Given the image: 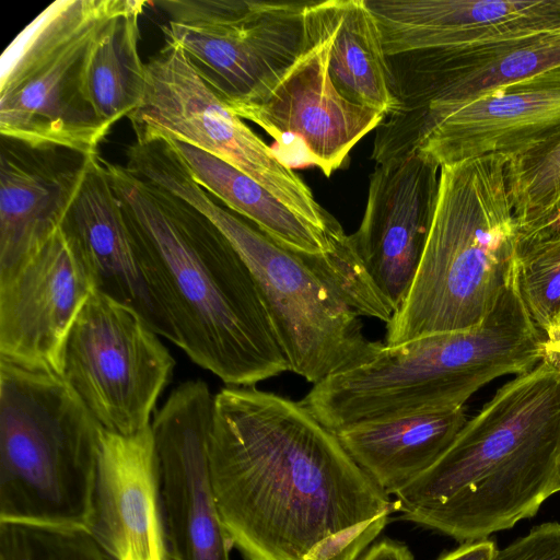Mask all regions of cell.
Listing matches in <instances>:
<instances>
[{
  "mask_svg": "<svg viewBox=\"0 0 560 560\" xmlns=\"http://www.w3.org/2000/svg\"><path fill=\"white\" fill-rule=\"evenodd\" d=\"M209 468L245 560H359L398 512L299 401L254 386L214 395Z\"/></svg>",
  "mask_w": 560,
  "mask_h": 560,
  "instance_id": "1",
  "label": "cell"
},
{
  "mask_svg": "<svg viewBox=\"0 0 560 560\" xmlns=\"http://www.w3.org/2000/svg\"><path fill=\"white\" fill-rule=\"evenodd\" d=\"M104 162L175 345L232 387H253L289 371L257 282L222 231L175 194Z\"/></svg>",
  "mask_w": 560,
  "mask_h": 560,
  "instance_id": "2",
  "label": "cell"
},
{
  "mask_svg": "<svg viewBox=\"0 0 560 560\" xmlns=\"http://www.w3.org/2000/svg\"><path fill=\"white\" fill-rule=\"evenodd\" d=\"M560 362L500 387L427 471L393 498L401 518L475 541L537 514L557 492Z\"/></svg>",
  "mask_w": 560,
  "mask_h": 560,
  "instance_id": "3",
  "label": "cell"
},
{
  "mask_svg": "<svg viewBox=\"0 0 560 560\" xmlns=\"http://www.w3.org/2000/svg\"><path fill=\"white\" fill-rule=\"evenodd\" d=\"M546 337L524 303L516 270L477 327L383 343L369 361L314 384L300 400L325 428H346L464 407L497 377L529 372Z\"/></svg>",
  "mask_w": 560,
  "mask_h": 560,
  "instance_id": "4",
  "label": "cell"
},
{
  "mask_svg": "<svg viewBox=\"0 0 560 560\" xmlns=\"http://www.w3.org/2000/svg\"><path fill=\"white\" fill-rule=\"evenodd\" d=\"M133 171L194 206L229 238L257 282L290 372L317 384L378 352L383 343L366 338L350 303L346 247L311 256L278 244L200 186L167 139L143 147Z\"/></svg>",
  "mask_w": 560,
  "mask_h": 560,
  "instance_id": "5",
  "label": "cell"
},
{
  "mask_svg": "<svg viewBox=\"0 0 560 560\" xmlns=\"http://www.w3.org/2000/svg\"><path fill=\"white\" fill-rule=\"evenodd\" d=\"M506 163L488 154L440 167L427 244L404 303L386 323L385 345L467 330L493 311L518 256Z\"/></svg>",
  "mask_w": 560,
  "mask_h": 560,
  "instance_id": "6",
  "label": "cell"
},
{
  "mask_svg": "<svg viewBox=\"0 0 560 560\" xmlns=\"http://www.w3.org/2000/svg\"><path fill=\"white\" fill-rule=\"evenodd\" d=\"M102 431L60 374L0 359V521L86 526Z\"/></svg>",
  "mask_w": 560,
  "mask_h": 560,
  "instance_id": "7",
  "label": "cell"
},
{
  "mask_svg": "<svg viewBox=\"0 0 560 560\" xmlns=\"http://www.w3.org/2000/svg\"><path fill=\"white\" fill-rule=\"evenodd\" d=\"M130 0H58L1 58L0 135L98 154L110 128L91 105L85 74L106 24Z\"/></svg>",
  "mask_w": 560,
  "mask_h": 560,
  "instance_id": "8",
  "label": "cell"
},
{
  "mask_svg": "<svg viewBox=\"0 0 560 560\" xmlns=\"http://www.w3.org/2000/svg\"><path fill=\"white\" fill-rule=\"evenodd\" d=\"M127 118L136 140L163 136L191 144L252 177L315 228L343 233L304 180L222 102L177 45L165 40L148 60L142 101Z\"/></svg>",
  "mask_w": 560,
  "mask_h": 560,
  "instance_id": "9",
  "label": "cell"
},
{
  "mask_svg": "<svg viewBox=\"0 0 560 560\" xmlns=\"http://www.w3.org/2000/svg\"><path fill=\"white\" fill-rule=\"evenodd\" d=\"M311 1L163 0L164 39L177 45L229 108L290 67L308 43Z\"/></svg>",
  "mask_w": 560,
  "mask_h": 560,
  "instance_id": "10",
  "label": "cell"
},
{
  "mask_svg": "<svg viewBox=\"0 0 560 560\" xmlns=\"http://www.w3.org/2000/svg\"><path fill=\"white\" fill-rule=\"evenodd\" d=\"M174 366L133 310L92 292L68 336L61 376L103 430L131 436L151 428Z\"/></svg>",
  "mask_w": 560,
  "mask_h": 560,
  "instance_id": "11",
  "label": "cell"
},
{
  "mask_svg": "<svg viewBox=\"0 0 560 560\" xmlns=\"http://www.w3.org/2000/svg\"><path fill=\"white\" fill-rule=\"evenodd\" d=\"M396 104L376 128L373 158L412 151L418 136L456 108L497 89L560 68V28L458 50L389 57Z\"/></svg>",
  "mask_w": 560,
  "mask_h": 560,
  "instance_id": "12",
  "label": "cell"
},
{
  "mask_svg": "<svg viewBox=\"0 0 560 560\" xmlns=\"http://www.w3.org/2000/svg\"><path fill=\"white\" fill-rule=\"evenodd\" d=\"M306 20L308 43L295 61L253 98L230 109L262 128L288 166H314L329 177L385 115L338 92L329 74L328 35L315 1L307 5Z\"/></svg>",
  "mask_w": 560,
  "mask_h": 560,
  "instance_id": "13",
  "label": "cell"
},
{
  "mask_svg": "<svg viewBox=\"0 0 560 560\" xmlns=\"http://www.w3.org/2000/svg\"><path fill=\"white\" fill-rule=\"evenodd\" d=\"M214 395L207 383L179 384L151 430L170 536L177 560H231L232 541L217 506L209 468Z\"/></svg>",
  "mask_w": 560,
  "mask_h": 560,
  "instance_id": "14",
  "label": "cell"
},
{
  "mask_svg": "<svg viewBox=\"0 0 560 560\" xmlns=\"http://www.w3.org/2000/svg\"><path fill=\"white\" fill-rule=\"evenodd\" d=\"M440 165L418 150L376 164L351 244L374 287L394 312L404 303L427 244Z\"/></svg>",
  "mask_w": 560,
  "mask_h": 560,
  "instance_id": "15",
  "label": "cell"
},
{
  "mask_svg": "<svg viewBox=\"0 0 560 560\" xmlns=\"http://www.w3.org/2000/svg\"><path fill=\"white\" fill-rule=\"evenodd\" d=\"M92 292L59 229L32 258L0 277V359L61 375L68 336Z\"/></svg>",
  "mask_w": 560,
  "mask_h": 560,
  "instance_id": "16",
  "label": "cell"
},
{
  "mask_svg": "<svg viewBox=\"0 0 560 560\" xmlns=\"http://www.w3.org/2000/svg\"><path fill=\"white\" fill-rule=\"evenodd\" d=\"M560 137V68L497 89L422 131L412 148L440 167L488 154L509 160Z\"/></svg>",
  "mask_w": 560,
  "mask_h": 560,
  "instance_id": "17",
  "label": "cell"
},
{
  "mask_svg": "<svg viewBox=\"0 0 560 560\" xmlns=\"http://www.w3.org/2000/svg\"><path fill=\"white\" fill-rule=\"evenodd\" d=\"M86 527L117 560H177L151 428L131 436L102 431Z\"/></svg>",
  "mask_w": 560,
  "mask_h": 560,
  "instance_id": "18",
  "label": "cell"
},
{
  "mask_svg": "<svg viewBox=\"0 0 560 560\" xmlns=\"http://www.w3.org/2000/svg\"><path fill=\"white\" fill-rule=\"evenodd\" d=\"M97 155L0 137V277L32 258L60 229Z\"/></svg>",
  "mask_w": 560,
  "mask_h": 560,
  "instance_id": "19",
  "label": "cell"
},
{
  "mask_svg": "<svg viewBox=\"0 0 560 560\" xmlns=\"http://www.w3.org/2000/svg\"><path fill=\"white\" fill-rule=\"evenodd\" d=\"M388 57L458 50L560 28V0H366Z\"/></svg>",
  "mask_w": 560,
  "mask_h": 560,
  "instance_id": "20",
  "label": "cell"
},
{
  "mask_svg": "<svg viewBox=\"0 0 560 560\" xmlns=\"http://www.w3.org/2000/svg\"><path fill=\"white\" fill-rule=\"evenodd\" d=\"M94 292L131 310L159 336L175 332L142 273L132 220L97 155L60 226Z\"/></svg>",
  "mask_w": 560,
  "mask_h": 560,
  "instance_id": "21",
  "label": "cell"
},
{
  "mask_svg": "<svg viewBox=\"0 0 560 560\" xmlns=\"http://www.w3.org/2000/svg\"><path fill=\"white\" fill-rule=\"evenodd\" d=\"M465 407L365 422L335 433L350 457L388 495L427 471L467 422Z\"/></svg>",
  "mask_w": 560,
  "mask_h": 560,
  "instance_id": "22",
  "label": "cell"
},
{
  "mask_svg": "<svg viewBox=\"0 0 560 560\" xmlns=\"http://www.w3.org/2000/svg\"><path fill=\"white\" fill-rule=\"evenodd\" d=\"M329 39V74L347 100L385 117L395 107L394 75L366 0L315 1Z\"/></svg>",
  "mask_w": 560,
  "mask_h": 560,
  "instance_id": "23",
  "label": "cell"
},
{
  "mask_svg": "<svg viewBox=\"0 0 560 560\" xmlns=\"http://www.w3.org/2000/svg\"><path fill=\"white\" fill-rule=\"evenodd\" d=\"M165 138L173 143L200 186L283 247L318 256L335 252L346 241V233L332 235L315 228L252 177L224 161L184 141Z\"/></svg>",
  "mask_w": 560,
  "mask_h": 560,
  "instance_id": "24",
  "label": "cell"
},
{
  "mask_svg": "<svg viewBox=\"0 0 560 560\" xmlns=\"http://www.w3.org/2000/svg\"><path fill=\"white\" fill-rule=\"evenodd\" d=\"M151 1L130 0L128 7L104 27L91 51L85 89L97 116L109 127L128 117L141 103L145 63L138 43L139 19Z\"/></svg>",
  "mask_w": 560,
  "mask_h": 560,
  "instance_id": "25",
  "label": "cell"
},
{
  "mask_svg": "<svg viewBox=\"0 0 560 560\" xmlns=\"http://www.w3.org/2000/svg\"><path fill=\"white\" fill-rule=\"evenodd\" d=\"M0 560H117L86 526L0 521Z\"/></svg>",
  "mask_w": 560,
  "mask_h": 560,
  "instance_id": "26",
  "label": "cell"
},
{
  "mask_svg": "<svg viewBox=\"0 0 560 560\" xmlns=\"http://www.w3.org/2000/svg\"><path fill=\"white\" fill-rule=\"evenodd\" d=\"M505 176L520 234L560 201V137L509 160Z\"/></svg>",
  "mask_w": 560,
  "mask_h": 560,
  "instance_id": "27",
  "label": "cell"
},
{
  "mask_svg": "<svg viewBox=\"0 0 560 560\" xmlns=\"http://www.w3.org/2000/svg\"><path fill=\"white\" fill-rule=\"evenodd\" d=\"M517 270L528 313L547 336L560 313V236L520 245Z\"/></svg>",
  "mask_w": 560,
  "mask_h": 560,
  "instance_id": "28",
  "label": "cell"
},
{
  "mask_svg": "<svg viewBox=\"0 0 560 560\" xmlns=\"http://www.w3.org/2000/svg\"><path fill=\"white\" fill-rule=\"evenodd\" d=\"M493 560H560V522L534 526L525 536L498 549Z\"/></svg>",
  "mask_w": 560,
  "mask_h": 560,
  "instance_id": "29",
  "label": "cell"
},
{
  "mask_svg": "<svg viewBox=\"0 0 560 560\" xmlns=\"http://www.w3.org/2000/svg\"><path fill=\"white\" fill-rule=\"evenodd\" d=\"M497 544L490 538L466 541L436 560H493Z\"/></svg>",
  "mask_w": 560,
  "mask_h": 560,
  "instance_id": "30",
  "label": "cell"
},
{
  "mask_svg": "<svg viewBox=\"0 0 560 560\" xmlns=\"http://www.w3.org/2000/svg\"><path fill=\"white\" fill-rule=\"evenodd\" d=\"M560 236V201L542 220L518 234V245Z\"/></svg>",
  "mask_w": 560,
  "mask_h": 560,
  "instance_id": "31",
  "label": "cell"
},
{
  "mask_svg": "<svg viewBox=\"0 0 560 560\" xmlns=\"http://www.w3.org/2000/svg\"><path fill=\"white\" fill-rule=\"evenodd\" d=\"M359 560H415L413 556L402 542L383 539L372 545Z\"/></svg>",
  "mask_w": 560,
  "mask_h": 560,
  "instance_id": "32",
  "label": "cell"
},
{
  "mask_svg": "<svg viewBox=\"0 0 560 560\" xmlns=\"http://www.w3.org/2000/svg\"><path fill=\"white\" fill-rule=\"evenodd\" d=\"M546 357H550L560 362V313L553 328L546 336Z\"/></svg>",
  "mask_w": 560,
  "mask_h": 560,
  "instance_id": "33",
  "label": "cell"
},
{
  "mask_svg": "<svg viewBox=\"0 0 560 560\" xmlns=\"http://www.w3.org/2000/svg\"><path fill=\"white\" fill-rule=\"evenodd\" d=\"M556 486H557V492L560 491V455L557 463V470H556Z\"/></svg>",
  "mask_w": 560,
  "mask_h": 560,
  "instance_id": "34",
  "label": "cell"
}]
</instances>
